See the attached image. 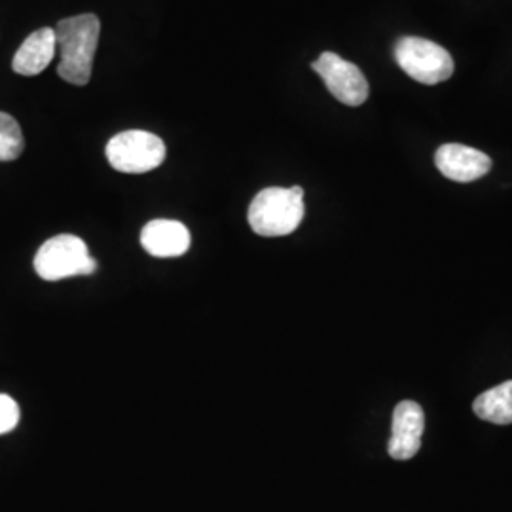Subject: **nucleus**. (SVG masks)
<instances>
[{
    "label": "nucleus",
    "instance_id": "nucleus-1",
    "mask_svg": "<svg viewBox=\"0 0 512 512\" xmlns=\"http://www.w3.org/2000/svg\"><path fill=\"white\" fill-rule=\"evenodd\" d=\"M99 35L101 21L95 14L61 19L55 25L57 50L61 54L57 74L65 82L73 86H86L90 82Z\"/></svg>",
    "mask_w": 512,
    "mask_h": 512
},
{
    "label": "nucleus",
    "instance_id": "nucleus-2",
    "mask_svg": "<svg viewBox=\"0 0 512 512\" xmlns=\"http://www.w3.org/2000/svg\"><path fill=\"white\" fill-rule=\"evenodd\" d=\"M304 211V190L300 186H270L256 194L247 219L258 236L281 238L300 226Z\"/></svg>",
    "mask_w": 512,
    "mask_h": 512
},
{
    "label": "nucleus",
    "instance_id": "nucleus-3",
    "mask_svg": "<svg viewBox=\"0 0 512 512\" xmlns=\"http://www.w3.org/2000/svg\"><path fill=\"white\" fill-rule=\"evenodd\" d=\"M35 270L44 281H61L74 275L93 274L97 262L90 255L84 239L73 234H59L38 249Z\"/></svg>",
    "mask_w": 512,
    "mask_h": 512
},
{
    "label": "nucleus",
    "instance_id": "nucleus-4",
    "mask_svg": "<svg viewBox=\"0 0 512 512\" xmlns=\"http://www.w3.org/2000/svg\"><path fill=\"white\" fill-rule=\"evenodd\" d=\"M395 59L404 73L425 86H437L452 78L456 69L450 52L427 38H401L395 44Z\"/></svg>",
    "mask_w": 512,
    "mask_h": 512
},
{
    "label": "nucleus",
    "instance_id": "nucleus-5",
    "mask_svg": "<svg viewBox=\"0 0 512 512\" xmlns=\"http://www.w3.org/2000/svg\"><path fill=\"white\" fill-rule=\"evenodd\" d=\"M107 160L120 173H148L164 164V141L158 135L141 129L122 131L110 139Z\"/></svg>",
    "mask_w": 512,
    "mask_h": 512
},
{
    "label": "nucleus",
    "instance_id": "nucleus-6",
    "mask_svg": "<svg viewBox=\"0 0 512 512\" xmlns=\"http://www.w3.org/2000/svg\"><path fill=\"white\" fill-rule=\"evenodd\" d=\"M311 69L319 74L329 90L342 105L361 107L368 99V82L365 74L344 57L334 52H325L311 63Z\"/></svg>",
    "mask_w": 512,
    "mask_h": 512
},
{
    "label": "nucleus",
    "instance_id": "nucleus-7",
    "mask_svg": "<svg viewBox=\"0 0 512 512\" xmlns=\"http://www.w3.org/2000/svg\"><path fill=\"white\" fill-rule=\"evenodd\" d=\"M425 429V414L420 404L403 401L395 406L391 439L387 444L389 456L397 461L414 458L421 448V437Z\"/></svg>",
    "mask_w": 512,
    "mask_h": 512
},
{
    "label": "nucleus",
    "instance_id": "nucleus-8",
    "mask_svg": "<svg viewBox=\"0 0 512 512\" xmlns=\"http://www.w3.org/2000/svg\"><path fill=\"white\" fill-rule=\"evenodd\" d=\"M435 164L440 173L456 183H473L488 175L492 160L484 152L465 145H442L435 154Z\"/></svg>",
    "mask_w": 512,
    "mask_h": 512
},
{
    "label": "nucleus",
    "instance_id": "nucleus-9",
    "mask_svg": "<svg viewBox=\"0 0 512 512\" xmlns=\"http://www.w3.org/2000/svg\"><path fill=\"white\" fill-rule=\"evenodd\" d=\"M190 232L179 220H150L141 232V245L156 258H177L190 249Z\"/></svg>",
    "mask_w": 512,
    "mask_h": 512
},
{
    "label": "nucleus",
    "instance_id": "nucleus-10",
    "mask_svg": "<svg viewBox=\"0 0 512 512\" xmlns=\"http://www.w3.org/2000/svg\"><path fill=\"white\" fill-rule=\"evenodd\" d=\"M57 52L55 29L42 27L23 40L12 59L14 73L21 76H37L48 69Z\"/></svg>",
    "mask_w": 512,
    "mask_h": 512
},
{
    "label": "nucleus",
    "instance_id": "nucleus-11",
    "mask_svg": "<svg viewBox=\"0 0 512 512\" xmlns=\"http://www.w3.org/2000/svg\"><path fill=\"white\" fill-rule=\"evenodd\" d=\"M473 410L480 420L490 421L495 425H511L512 380L480 393L473 403Z\"/></svg>",
    "mask_w": 512,
    "mask_h": 512
},
{
    "label": "nucleus",
    "instance_id": "nucleus-12",
    "mask_svg": "<svg viewBox=\"0 0 512 512\" xmlns=\"http://www.w3.org/2000/svg\"><path fill=\"white\" fill-rule=\"evenodd\" d=\"M25 139L18 120L6 112H0V162H14L23 154Z\"/></svg>",
    "mask_w": 512,
    "mask_h": 512
},
{
    "label": "nucleus",
    "instance_id": "nucleus-13",
    "mask_svg": "<svg viewBox=\"0 0 512 512\" xmlns=\"http://www.w3.org/2000/svg\"><path fill=\"white\" fill-rule=\"evenodd\" d=\"M19 423V406L12 397L0 395V435L16 429Z\"/></svg>",
    "mask_w": 512,
    "mask_h": 512
}]
</instances>
